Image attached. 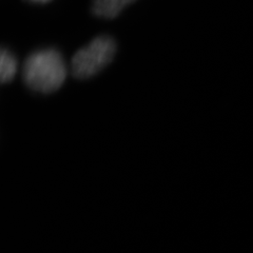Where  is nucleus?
<instances>
[{"mask_svg": "<svg viewBox=\"0 0 253 253\" xmlns=\"http://www.w3.org/2000/svg\"><path fill=\"white\" fill-rule=\"evenodd\" d=\"M136 0H93L92 12L97 17L112 19L117 17L126 5Z\"/></svg>", "mask_w": 253, "mask_h": 253, "instance_id": "obj_3", "label": "nucleus"}, {"mask_svg": "<svg viewBox=\"0 0 253 253\" xmlns=\"http://www.w3.org/2000/svg\"><path fill=\"white\" fill-rule=\"evenodd\" d=\"M117 50L114 39L99 35L79 49L71 60V73L76 78L85 79L96 75L113 60Z\"/></svg>", "mask_w": 253, "mask_h": 253, "instance_id": "obj_2", "label": "nucleus"}, {"mask_svg": "<svg viewBox=\"0 0 253 253\" xmlns=\"http://www.w3.org/2000/svg\"><path fill=\"white\" fill-rule=\"evenodd\" d=\"M22 77L32 91L53 93L66 81V62L60 52L53 47L34 51L23 63Z\"/></svg>", "mask_w": 253, "mask_h": 253, "instance_id": "obj_1", "label": "nucleus"}, {"mask_svg": "<svg viewBox=\"0 0 253 253\" xmlns=\"http://www.w3.org/2000/svg\"><path fill=\"white\" fill-rule=\"evenodd\" d=\"M0 78L1 83L5 84L11 82L17 72V60L13 53L7 50H1V57H0Z\"/></svg>", "mask_w": 253, "mask_h": 253, "instance_id": "obj_4", "label": "nucleus"}, {"mask_svg": "<svg viewBox=\"0 0 253 253\" xmlns=\"http://www.w3.org/2000/svg\"><path fill=\"white\" fill-rule=\"evenodd\" d=\"M28 1L35 2V3H45L47 1H50V0H28Z\"/></svg>", "mask_w": 253, "mask_h": 253, "instance_id": "obj_5", "label": "nucleus"}]
</instances>
